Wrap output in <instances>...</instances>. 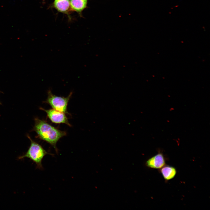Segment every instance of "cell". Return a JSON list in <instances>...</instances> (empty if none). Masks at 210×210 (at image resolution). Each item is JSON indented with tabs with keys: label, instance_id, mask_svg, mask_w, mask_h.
Listing matches in <instances>:
<instances>
[{
	"label": "cell",
	"instance_id": "5",
	"mask_svg": "<svg viewBox=\"0 0 210 210\" xmlns=\"http://www.w3.org/2000/svg\"><path fill=\"white\" fill-rule=\"evenodd\" d=\"M166 159L161 152L148 159L146 163V165L150 168L160 169L165 165Z\"/></svg>",
	"mask_w": 210,
	"mask_h": 210
},
{
	"label": "cell",
	"instance_id": "2",
	"mask_svg": "<svg viewBox=\"0 0 210 210\" xmlns=\"http://www.w3.org/2000/svg\"><path fill=\"white\" fill-rule=\"evenodd\" d=\"M31 141L30 145L27 152L24 155L19 156V159L28 158L32 160L36 164L37 167L40 169H43L42 164V160L47 154H52L46 151L40 144L32 140L28 136Z\"/></svg>",
	"mask_w": 210,
	"mask_h": 210
},
{
	"label": "cell",
	"instance_id": "8",
	"mask_svg": "<svg viewBox=\"0 0 210 210\" xmlns=\"http://www.w3.org/2000/svg\"><path fill=\"white\" fill-rule=\"evenodd\" d=\"M160 172L166 181H169L173 178L177 173V171L175 167L169 165H165L160 169Z\"/></svg>",
	"mask_w": 210,
	"mask_h": 210
},
{
	"label": "cell",
	"instance_id": "6",
	"mask_svg": "<svg viewBox=\"0 0 210 210\" xmlns=\"http://www.w3.org/2000/svg\"><path fill=\"white\" fill-rule=\"evenodd\" d=\"M52 6L58 12L66 15L70 20H71L69 0H54Z\"/></svg>",
	"mask_w": 210,
	"mask_h": 210
},
{
	"label": "cell",
	"instance_id": "1",
	"mask_svg": "<svg viewBox=\"0 0 210 210\" xmlns=\"http://www.w3.org/2000/svg\"><path fill=\"white\" fill-rule=\"evenodd\" d=\"M35 121L34 130L37 137L51 145L57 153V143L60 139L66 135V132L60 130L46 121L38 118L35 119Z\"/></svg>",
	"mask_w": 210,
	"mask_h": 210
},
{
	"label": "cell",
	"instance_id": "7",
	"mask_svg": "<svg viewBox=\"0 0 210 210\" xmlns=\"http://www.w3.org/2000/svg\"><path fill=\"white\" fill-rule=\"evenodd\" d=\"M70 11L76 12L80 17L87 7L88 0H69Z\"/></svg>",
	"mask_w": 210,
	"mask_h": 210
},
{
	"label": "cell",
	"instance_id": "3",
	"mask_svg": "<svg viewBox=\"0 0 210 210\" xmlns=\"http://www.w3.org/2000/svg\"><path fill=\"white\" fill-rule=\"evenodd\" d=\"M72 94L71 92L66 97L58 96L53 94L50 90L48 92V97L45 102L49 104L53 109L59 111L69 114L67 111L69 101Z\"/></svg>",
	"mask_w": 210,
	"mask_h": 210
},
{
	"label": "cell",
	"instance_id": "4",
	"mask_svg": "<svg viewBox=\"0 0 210 210\" xmlns=\"http://www.w3.org/2000/svg\"><path fill=\"white\" fill-rule=\"evenodd\" d=\"M40 109L46 112L47 117L52 123L56 124L64 123L71 126L65 113L53 109H46L42 108Z\"/></svg>",
	"mask_w": 210,
	"mask_h": 210
}]
</instances>
